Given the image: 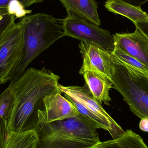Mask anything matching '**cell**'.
<instances>
[{"label": "cell", "instance_id": "12", "mask_svg": "<svg viewBox=\"0 0 148 148\" xmlns=\"http://www.w3.org/2000/svg\"><path fill=\"white\" fill-rule=\"evenodd\" d=\"M66 8L67 16L85 20L99 26L97 5L95 0H60Z\"/></svg>", "mask_w": 148, "mask_h": 148}, {"label": "cell", "instance_id": "23", "mask_svg": "<svg viewBox=\"0 0 148 148\" xmlns=\"http://www.w3.org/2000/svg\"><path fill=\"white\" fill-rule=\"evenodd\" d=\"M1 84H3L1 82H0V85H1Z\"/></svg>", "mask_w": 148, "mask_h": 148}, {"label": "cell", "instance_id": "9", "mask_svg": "<svg viewBox=\"0 0 148 148\" xmlns=\"http://www.w3.org/2000/svg\"><path fill=\"white\" fill-rule=\"evenodd\" d=\"M115 47L139 60L148 69V39L136 27L132 33L113 35Z\"/></svg>", "mask_w": 148, "mask_h": 148}, {"label": "cell", "instance_id": "20", "mask_svg": "<svg viewBox=\"0 0 148 148\" xmlns=\"http://www.w3.org/2000/svg\"><path fill=\"white\" fill-rule=\"evenodd\" d=\"M15 0H0V7H7L10 5V3ZM24 6V8H28L34 3H41L43 0H18Z\"/></svg>", "mask_w": 148, "mask_h": 148}, {"label": "cell", "instance_id": "11", "mask_svg": "<svg viewBox=\"0 0 148 148\" xmlns=\"http://www.w3.org/2000/svg\"><path fill=\"white\" fill-rule=\"evenodd\" d=\"M79 74L83 76L85 85L94 97L101 104L104 102L109 105L111 101L109 91L113 88L112 81L102 74L88 69L79 72Z\"/></svg>", "mask_w": 148, "mask_h": 148}, {"label": "cell", "instance_id": "22", "mask_svg": "<svg viewBox=\"0 0 148 148\" xmlns=\"http://www.w3.org/2000/svg\"><path fill=\"white\" fill-rule=\"evenodd\" d=\"M127 3L132 4L134 6L141 7L142 5L147 2L148 0H121Z\"/></svg>", "mask_w": 148, "mask_h": 148}, {"label": "cell", "instance_id": "19", "mask_svg": "<svg viewBox=\"0 0 148 148\" xmlns=\"http://www.w3.org/2000/svg\"><path fill=\"white\" fill-rule=\"evenodd\" d=\"M8 131V120L0 119V148H3Z\"/></svg>", "mask_w": 148, "mask_h": 148}, {"label": "cell", "instance_id": "3", "mask_svg": "<svg viewBox=\"0 0 148 148\" xmlns=\"http://www.w3.org/2000/svg\"><path fill=\"white\" fill-rule=\"evenodd\" d=\"M20 22L23 29V49L19 64L10 77L14 82L42 52L65 36L62 20L42 13L25 16Z\"/></svg>", "mask_w": 148, "mask_h": 148}, {"label": "cell", "instance_id": "18", "mask_svg": "<svg viewBox=\"0 0 148 148\" xmlns=\"http://www.w3.org/2000/svg\"><path fill=\"white\" fill-rule=\"evenodd\" d=\"M16 18L9 12L7 7H0V37L11 25L15 22Z\"/></svg>", "mask_w": 148, "mask_h": 148}, {"label": "cell", "instance_id": "6", "mask_svg": "<svg viewBox=\"0 0 148 148\" xmlns=\"http://www.w3.org/2000/svg\"><path fill=\"white\" fill-rule=\"evenodd\" d=\"M23 49V29L20 21L11 25L0 37V82L9 81L20 62Z\"/></svg>", "mask_w": 148, "mask_h": 148}, {"label": "cell", "instance_id": "21", "mask_svg": "<svg viewBox=\"0 0 148 148\" xmlns=\"http://www.w3.org/2000/svg\"><path fill=\"white\" fill-rule=\"evenodd\" d=\"M139 127L142 131L148 132V118L147 117L141 119L139 123Z\"/></svg>", "mask_w": 148, "mask_h": 148}, {"label": "cell", "instance_id": "1", "mask_svg": "<svg viewBox=\"0 0 148 148\" xmlns=\"http://www.w3.org/2000/svg\"><path fill=\"white\" fill-rule=\"evenodd\" d=\"M60 77L43 68L28 69L8 87L14 104L8 120V129L14 132L34 130L38 121V110H44L45 97L60 91Z\"/></svg>", "mask_w": 148, "mask_h": 148}, {"label": "cell", "instance_id": "7", "mask_svg": "<svg viewBox=\"0 0 148 148\" xmlns=\"http://www.w3.org/2000/svg\"><path fill=\"white\" fill-rule=\"evenodd\" d=\"M65 36L97 46L112 53L115 48L113 36L106 29L85 20L67 16L62 20Z\"/></svg>", "mask_w": 148, "mask_h": 148}, {"label": "cell", "instance_id": "4", "mask_svg": "<svg viewBox=\"0 0 148 148\" xmlns=\"http://www.w3.org/2000/svg\"><path fill=\"white\" fill-rule=\"evenodd\" d=\"M113 56V88L123 97L134 114L140 119L148 118V74Z\"/></svg>", "mask_w": 148, "mask_h": 148}, {"label": "cell", "instance_id": "15", "mask_svg": "<svg viewBox=\"0 0 148 148\" xmlns=\"http://www.w3.org/2000/svg\"><path fill=\"white\" fill-rule=\"evenodd\" d=\"M37 142L35 130L22 132L8 130L3 148H36Z\"/></svg>", "mask_w": 148, "mask_h": 148}, {"label": "cell", "instance_id": "2", "mask_svg": "<svg viewBox=\"0 0 148 148\" xmlns=\"http://www.w3.org/2000/svg\"><path fill=\"white\" fill-rule=\"evenodd\" d=\"M36 148H92L101 142L97 129L81 114L62 121L47 122L44 110H38L35 128Z\"/></svg>", "mask_w": 148, "mask_h": 148}, {"label": "cell", "instance_id": "14", "mask_svg": "<svg viewBox=\"0 0 148 148\" xmlns=\"http://www.w3.org/2000/svg\"><path fill=\"white\" fill-rule=\"evenodd\" d=\"M92 148H148L143 138L131 130L116 139L101 142Z\"/></svg>", "mask_w": 148, "mask_h": 148}, {"label": "cell", "instance_id": "17", "mask_svg": "<svg viewBox=\"0 0 148 148\" xmlns=\"http://www.w3.org/2000/svg\"><path fill=\"white\" fill-rule=\"evenodd\" d=\"M14 104V97L9 87L0 94V119L8 120Z\"/></svg>", "mask_w": 148, "mask_h": 148}, {"label": "cell", "instance_id": "10", "mask_svg": "<svg viewBox=\"0 0 148 148\" xmlns=\"http://www.w3.org/2000/svg\"><path fill=\"white\" fill-rule=\"evenodd\" d=\"M62 93L60 90L43 98L44 114L47 122L62 121L80 114L74 104L62 96Z\"/></svg>", "mask_w": 148, "mask_h": 148}, {"label": "cell", "instance_id": "16", "mask_svg": "<svg viewBox=\"0 0 148 148\" xmlns=\"http://www.w3.org/2000/svg\"><path fill=\"white\" fill-rule=\"evenodd\" d=\"M111 54L122 62L141 72L148 74V69L146 66L139 60L123 51L121 49L115 47L114 49Z\"/></svg>", "mask_w": 148, "mask_h": 148}, {"label": "cell", "instance_id": "5", "mask_svg": "<svg viewBox=\"0 0 148 148\" xmlns=\"http://www.w3.org/2000/svg\"><path fill=\"white\" fill-rule=\"evenodd\" d=\"M59 88L65 97L70 101L79 114L97 129L109 132L113 139L124 134L125 131L105 111L93 96L86 85L83 87L64 86L59 84Z\"/></svg>", "mask_w": 148, "mask_h": 148}, {"label": "cell", "instance_id": "8", "mask_svg": "<svg viewBox=\"0 0 148 148\" xmlns=\"http://www.w3.org/2000/svg\"><path fill=\"white\" fill-rule=\"evenodd\" d=\"M78 46L83 59L79 72L86 69L92 70L103 75L112 81L113 56L111 53L83 42L81 41Z\"/></svg>", "mask_w": 148, "mask_h": 148}, {"label": "cell", "instance_id": "13", "mask_svg": "<svg viewBox=\"0 0 148 148\" xmlns=\"http://www.w3.org/2000/svg\"><path fill=\"white\" fill-rule=\"evenodd\" d=\"M105 7L109 11L123 16L133 23L148 21V14L141 7L134 6L121 0H107Z\"/></svg>", "mask_w": 148, "mask_h": 148}]
</instances>
